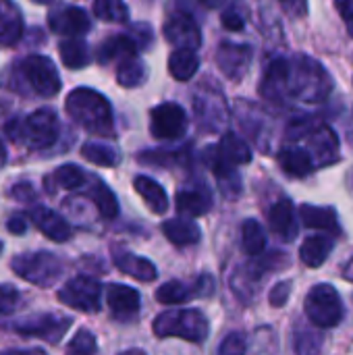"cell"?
Masks as SVG:
<instances>
[{"mask_svg":"<svg viewBox=\"0 0 353 355\" xmlns=\"http://www.w3.org/2000/svg\"><path fill=\"white\" fill-rule=\"evenodd\" d=\"M287 92L302 102H325L333 92V81L327 69L306 54H295L289 60L287 71Z\"/></svg>","mask_w":353,"mask_h":355,"instance_id":"cell-1","label":"cell"},{"mask_svg":"<svg viewBox=\"0 0 353 355\" xmlns=\"http://www.w3.org/2000/svg\"><path fill=\"white\" fill-rule=\"evenodd\" d=\"M64 108L69 116L96 135H112L114 121H112V108L110 102L96 89L89 87H77L67 96Z\"/></svg>","mask_w":353,"mask_h":355,"instance_id":"cell-2","label":"cell"},{"mask_svg":"<svg viewBox=\"0 0 353 355\" xmlns=\"http://www.w3.org/2000/svg\"><path fill=\"white\" fill-rule=\"evenodd\" d=\"M152 329H154V335L160 339L179 337L189 343H204L210 333L206 316L193 308L164 310L162 314L156 316Z\"/></svg>","mask_w":353,"mask_h":355,"instance_id":"cell-3","label":"cell"},{"mask_svg":"<svg viewBox=\"0 0 353 355\" xmlns=\"http://www.w3.org/2000/svg\"><path fill=\"white\" fill-rule=\"evenodd\" d=\"M58 133H60V123L52 108H40L27 114L25 119L8 125V135L15 141L27 148H35V150H46L54 146L58 139Z\"/></svg>","mask_w":353,"mask_h":355,"instance_id":"cell-4","label":"cell"},{"mask_svg":"<svg viewBox=\"0 0 353 355\" xmlns=\"http://www.w3.org/2000/svg\"><path fill=\"white\" fill-rule=\"evenodd\" d=\"M12 272L35 285V287H52L58 283V279L62 277V262L60 258H56L50 252H31V254H19L12 262H10Z\"/></svg>","mask_w":353,"mask_h":355,"instance_id":"cell-5","label":"cell"},{"mask_svg":"<svg viewBox=\"0 0 353 355\" xmlns=\"http://www.w3.org/2000/svg\"><path fill=\"white\" fill-rule=\"evenodd\" d=\"M343 314H345L343 300L333 285L329 283L314 285L306 295V316L314 327L333 329L341 324Z\"/></svg>","mask_w":353,"mask_h":355,"instance_id":"cell-6","label":"cell"},{"mask_svg":"<svg viewBox=\"0 0 353 355\" xmlns=\"http://www.w3.org/2000/svg\"><path fill=\"white\" fill-rule=\"evenodd\" d=\"M100 300H102V285L87 277V275H79L73 277L71 281H67L60 291H58V302L75 308L79 312L85 314H94L100 310Z\"/></svg>","mask_w":353,"mask_h":355,"instance_id":"cell-7","label":"cell"},{"mask_svg":"<svg viewBox=\"0 0 353 355\" xmlns=\"http://www.w3.org/2000/svg\"><path fill=\"white\" fill-rule=\"evenodd\" d=\"M21 71L35 94L44 98H54L60 92V85H62L60 75L48 56H40V54L27 56L21 64Z\"/></svg>","mask_w":353,"mask_h":355,"instance_id":"cell-8","label":"cell"},{"mask_svg":"<svg viewBox=\"0 0 353 355\" xmlns=\"http://www.w3.org/2000/svg\"><path fill=\"white\" fill-rule=\"evenodd\" d=\"M193 110H196V116H198V125L200 129L204 131H218L225 127L227 123V102H225V96L223 92L218 89H210V87H200L196 92V98H193Z\"/></svg>","mask_w":353,"mask_h":355,"instance_id":"cell-9","label":"cell"},{"mask_svg":"<svg viewBox=\"0 0 353 355\" xmlns=\"http://www.w3.org/2000/svg\"><path fill=\"white\" fill-rule=\"evenodd\" d=\"M187 114L175 102H162L150 112V133L156 139H177L187 131Z\"/></svg>","mask_w":353,"mask_h":355,"instance_id":"cell-10","label":"cell"},{"mask_svg":"<svg viewBox=\"0 0 353 355\" xmlns=\"http://www.w3.org/2000/svg\"><path fill=\"white\" fill-rule=\"evenodd\" d=\"M71 324H73V320L67 316L37 314V316H29V318L15 322L12 329H15V333H19L23 337H37V339L48 341V343H58Z\"/></svg>","mask_w":353,"mask_h":355,"instance_id":"cell-11","label":"cell"},{"mask_svg":"<svg viewBox=\"0 0 353 355\" xmlns=\"http://www.w3.org/2000/svg\"><path fill=\"white\" fill-rule=\"evenodd\" d=\"M254 52L248 44H233V42H223L216 48V62L223 75L231 81H241L252 64Z\"/></svg>","mask_w":353,"mask_h":355,"instance_id":"cell-12","label":"cell"},{"mask_svg":"<svg viewBox=\"0 0 353 355\" xmlns=\"http://www.w3.org/2000/svg\"><path fill=\"white\" fill-rule=\"evenodd\" d=\"M164 37L175 46V50H198L202 46L200 27L187 12L173 15L164 23Z\"/></svg>","mask_w":353,"mask_h":355,"instance_id":"cell-13","label":"cell"},{"mask_svg":"<svg viewBox=\"0 0 353 355\" xmlns=\"http://www.w3.org/2000/svg\"><path fill=\"white\" fill-rule=\"evenodd\" d=\"M106 304L117 320H133L139 314L141 297L133 287L112 283L106 287Z\"/></svg>","mask_w":353,"mask_h":355,"instance_id":"cell-14","label":"cell"},{"mask_svg":"<svg viewBox=\"0 0 353 355\" xmlns=\"http://www.w3.org/2000/svg\"><path fill=\"white\" fill-rule=\"evenodd\" d=\"M308 146L314 166H329L339 158V137L329 125H318L316 129H312Z\"/></svg>","mask_w":353,"mask_h":355,"instance_id":"cell-15","label":"cell"},{"mask_svg":"<svg viewBox=\"0 0 353 355\" xmlns=\"http://www.w3.org/2000/svg\"><path fill=\"white\" fill-rule=\"evenodd\" d=\"M48 25H50V29L54 33L75 37V35H83L85 31H89L92 21H89L87 12L83 8H79V6H64V8H58V10L50 12Z\"/></svg>","mask_w":353,"mask_h":355,"instance_id":"cell-16","label":"cell"},{"mask_svg":"<svg viewBox=\"0 0 353 355\" xmlns=\"http://www.w3.org/2000/svg\"><path fill=\"white\" fill-rule=\"evenodd\" d=\"M29 218H31V223L37 227L40 233H44L48 239H52V241H56V243H64V241H69L71 235H73L71 225H69L58 212H54V210H50V208H46V206H35V208H31Z\"/></svg>","mask_w":353,"mask_h":355,"instance_id":"cell-17","label":"cell"},{"mask_svg":"<svg viewBox=\"0 0 353 355\" xmlns=\"http://www.w3.org/2000/svg\"><path fill=\"white\" fill-rule=\"evenodd\" d=\"M268 225H270L273 233H277L283 241H295V237L300 233V225H298V216H295V208H293L291 200L281 198L279 202H275L270 206Z\"/></svg>","mask_w":353,"mask_h":355,"instance_id":"cell-18","label":"cell"},{"mask_svg":"<svg viewBox=\"0 0 353 355\" xmlns=\"http://www.w3.org/2000/svg\"><path fill=\"white\" fill-rule=\"evenodd\" d=\"M287 71H289V60L285 58H275L262 77L260 83V94L270 100V102H283L289 92H287Z\"/></svg>","mask_w":353,"mask_h":355,"instance_id":"cell-19","label":"cell"},{"mask_svg":"<svg viewBox=\"0 0 353 355\" xmlns=\"http://www.w3.org/2000/svg\"><path fill=\"white\" fill-rule=\"evenodd\" d=\"M210 150H212V154L221 162H225L229 166H239V164L252 162V150H250V146L239 135H235V133H225L221 137V144L216 148H210Z\"/></svg>","mask_w":353,"mask_h":355,"instance_id":"cell-20","label":"cell"},{"mask_svg":"<svg viewBox=\"0 0 353 355\" xmlns=\"http://www.w3.org/2000/svg\"><path fill=\"white\" fill-rule=\"evenodd\" d=\"M175 206H177L179 214H183V216H191V218L204 216L212 208V196L204 185L193 187V189H181L175 198Z\"/></svg>","mask_w":353,"mask_h":355,"instance_id":"cell-21","label":"cell"},{"mask_svg":"<svg viewBox=\"0 0 353 355\" xmlns=\"http://www.w3.org/2000/svg\"><path fill=\"white\" fill-rule=\"evenodd\" d=\"M23 35V15L12 0H0V46H15Z\"/></svg>","mask_w":353,"mask_h":355,"instance_id":"cell-22","label":"cell"},{"mask_svg":"<svg viewBox=\"0 0 353 355\" xmlns=\"http://www.w3.org/2000/svg\"><path fill=\"white\" fill-rule=\"evenodd\" d=\"M114 266L121 272H125V275H129L141 283H152L158 277L156 266L148 258H141V256H135L129 252H117L114 254Z\"/></svg>","mask_w":353,"mask_h":355,"instance_id":"cell-23","label":"cell"},{"mask_svg":"<svg viewBox=\"0 0 353 355\" xmlns=\"http://www.w3.org/2000/svg\"><path fill=\"white\" fill-rule=\"evenodd\" d=\"M133 187L154 214H164L169 210V196H166L164 187L158 181H154L152 177L137 175L133 179Z\"/></svg>","mask_w":353,"mask_h":355,"instance_id":"cell-24","label":"cell"},{"mask_svg":"<svg viewBox=\"0 0 353 355\" xmlns=\"http://www.w3.org/2000/svg\"><path fill=\"white\" fill-rule=\"evenodd\" d=\"M208 281V277H202L196 287H187L183 285L181 281H169L164 285L158 287L156 291V300L162 304V306H179V304H185L189 297L193 295H202V293H208L204 291V283Z\"/></svg>","mask_w":353,"mask_h":355,"instance_id":"cell-25","label":"cell"},{"mask_svg":"<svg viewBox=\"0 0 353 355\" xmlns=\"http://www.w3.org/2000/svg\"><path fill=\"white\" fill-rule=\"evenodd\" d=\"M137 50H139V46L131 37V33H127V35H112L104 44H100V48H98V60L102 64L112 62V60H125V58L135 56Z\"/></svg>","mask_w":353,"mask_h":355,"instance_id":"cell-26","label":"cell"},{"mask_svg":"<svg viewBox=\"0 0 353 355\" xmlns=\"http://www.w3.org/2000/svg\"><path fill=\"white\" fill-rule=\"evenodd\" d=\"M162 233L173 245H179V248L196 245L202 239L200 227L187 218H171V220L162 223Z\"/></svg>","mask_w":353,"mask_h":355,"instance_id":"cell-27","label":"cell"},{"mask_svg":"<svg viewBox=\"0 0 353 355\" xmlns=\"http://www.w3.org/2000/svg\"><path fill=\"white\" fill-rule=\"evenodd\" d=\"M300 218L308 229H318V231H329L335 233L339 231V223H337V212L329 206H312V204H304L300 208Z\"/></svg>","mask_w":353,"mask_h":355,"instance_id":"cell-28","label":"cell"},{"mask_svg":"<svg viewBox=\"0 0 353 355\" xmlns=\"http://www.w3.org/2000/svg\"><path fill=\"white\" fill-rule=\"evenodd\" d=\"M333 239L331 237H327V235H312V237H308L304 243H302V248H300V258H302V262L306 264V266H310V268H318V266H322L327 260H329V256H331V252H333Z\"/></svg>","mask_w":353,"mask_h":355,"instance_id":"cell-29","label":"cell"},{"mask_svg":"<svg viewBox=\"0 0 353 355\" xmlns=\"http://www.w3.org/2000/svg\"><path fill=\"white\" fill-rule=\"evenodd\" d=\"M281 168L291 177H308L314 171V160L308 150L302 148H285L277 156Z\"/></svg>","mask_w":353,"mask_h":355,"instance_id":"cell-30","label":"cell"},{"mask_svg":"<svg viewBox=\"0 0 353 355\" xmlns=\"http://www.w3.org/2000/svg\"><path fill=\"white\" fill-rule=\"evenodd\" d=\"M200 69V58L196 50H173L169 56V73L177 81H189Z\"/></svg>","mask_w":353,"mask_h":355,"instance_id":"cell-31","label":"cell"},{"mask_svg":"<svg viewBox=\"0 0 353 355\" xmlns=\"http://www.w3.org/2000/svg\"><path fill=\"white\" fill-rule=\"evenodd\" d=\"M89 200L94 202V206L98 208L100 216L106 220H112L119 214V202L114 198V193L110 191L108 185H104L102 181H94V185L87 191Z\"/></svg>","mask_w":353,"mask_h":355,"instance_id":"cell-32","label":"cell"},{"mask_svg":"<svg viewBox=\"0 0 353 355\" xmlns=\"http://www.w3.org/2000/svg\"><path fill=\"white\" fill-rule=\"evenodd\" d=\"M58 52H60L62 64L69 69H83L89 62V48L83 40H77V37L64 40L60 42Z\"/></svg>","mask_w":353,"mask_h":355,"instance_id":"cell-33","label":"cell"},{"mask_svg":"<svg viewBox=\"0 0 353 355\" xmlns=\"http://www.w3.org/2000/svg\"><path fill=\"white\" fill-rule=\"evenodd\" d=\"M146 77H148V69H146L144 60H139L137 56H131V58H125L119 62L117 81L123 87H137L146 81Z\"/></svg>","mask_w":353,"mask_h":355,"instance_id":"cell-34","label":"cell"},{"mask_svg":"<svg viewBox=\"0 0 353 355\" xmlns=\"http://www.w3.org/2000/svg\"><path fill=\"white\" fill-rule=\"evenodd\" d=\"M241 243L248 256H260L266 250V233L262 225L254 218L246 220L241 227Z\"/></svg>","mask_w":353,"mask_h":355,"instance_id":"cell-35","label":"cell"},{"mask_svg":"<svg viewBox=\"0 0 353 355\" xmlns=\"http://www.w3.org/2000/svg\"><path fill=\"white\" fill-rule=\"evenodd\" d=\"M81 156L92 162V164H98V166H106V168H112L121 162V154L110 148V146H104V144H96V141H89V144H83L81 148Z\"/></svg>","mask_w":353,"mask_h":355,"instance_id":"cell-36","label":"cell"},{"mask_svg":"<svg viewBox=\"0 0 353 355\" xmlns=\"http://www.w3.org/2000/svg\"><path fill=\"white\" fill-rule=\"evenodd\" d=\"M94 15L106 23H125L129 19V6L123 0H94Z\"/></svg>","mask_w":353,"mask_h":355,"instance_id":"cell-37","label":"cell"},{"mask_svg":"<svg viewBox=\"0 0 353 355\" xmlns=\"http://www.w3.org/2000/svg\"><path fill=\"white\" fill-rule=\"evenodd\" d=\"M52 181H54L60 189L75 191V189H81V187L87 183V175H85L77 164H62V166H58V168L54 171Z\"/></svg>","mask_w":353,"mask_h":355,"instance_id":"cell-38","label":"cell"},{"mask_svg":"<svg viewBox=\"0 0 353 355\" xmlns=\"http://www.w3.org/2000/svg\"><path fill=\"white\" fill-rule=\"evenodd\" d=\"M293 349L295 355H320L322 337L312 331H298L293 337Z\"/></svg>","mask_w":353,"mask_h":355,"instance_id":"cell-39","label":"cell"},{"mask_svg":"<svg viewBox=\"0 0 353 355\" xmlns=\"http://www.w3.org/2000/svg\"><path fill=\"white\" fill-rule=\"evenodd\" d=\"M98 352V343H96V337L89 333V331H85V329H81V331H77V335L69 341V345H67V355H96Z\"/></svg>","mask_w":353,"mask_h":355,"instance_id":"cell-40","label":"cell"},{"mask_svg":"<svg viewBox=\"0 0 353 355\" xmlns=\"http://www.w3.org/2000/svg\"><path fill=\"white\" fill-rule=\"evenodd\" d=\"M246 352H248L246 335L243 333H231L221 341L216 355H246Z\"/></svg>","mask_w":353,"mask_h":355,"instance_id":"cell-41","label":"cell"},{"mask_svg":"<svg viewBox=\"0 0 353 355\" xmlns=\"http://www.w3.org/2000/svg\"><path fill=\"white\" fill-rule=\"evenodd\" d=\"M19 304V291L10 285H0V316L10 314Z\"/></svg>","mask_w":353,"mask_h":355,"instance_id":"cell-42","label":"cell"},{"mask_svg":"<svg viewBox=\"0 0 353 355\" xmlns=\"http://www.w3.org/2000/svg\"><path fill=\"white\" fill-rule=\"evenodd\" d=\"M291 287H293V283H291V281H281V283H277V285L273 287L270 295H268L270 306H273V308H281V306H285V302H287V300H289V295H291Z\"/></svg>","mask_w":353,"mask_h":355,"instance_id":"cell-43","label":"cell"},{"mask_svg":"<svg viewBox=\"0 0 353 355\" xmlns=\"http://www.w3.org/2000/svg\"><path fill=\"white\" fill-rule=\"evenodd\" d=\"M131 37L137 42L139 50H146V48L152 44V40H154V35H152V29H150V25H146V23L133 25V29H131Z\"/></svg>","mask_w":353,"mask_h":355,"instance_id":"cell-44","label":"cell"},{"mask_svg":"<svg viewBox=\"0 0 353 355\" xmlns=\"http://www.w3.org/2000/svg\"><path fill=\"white\" fill-rule=\"evenodd\" d=\"M223 25H225L227 29H231V31H241V29L246 27V19H243V15H241L239 10H235V6H233V8H227V10L223 12Z\"/></svg>","mask_w":353,"mask_h":355,"instance_id":"cell-45","label":"cell"},{"mask_svg":"<svg viewBox=\"0 0 353 355\" xmlns=\"http://www.w3.org/2000/svg\"><path fill=\"white\" fill-rule=\"evenodd\" d=\"M10 196L17 200V202H33L35 200V191L29 183H19L10 189Z\"/></svg>","mask_w":353,"mask_h":355,"instance_id":"cell-46","label":"cell"},{"mask_svg":"<svg viewBox=\"0 0 353 355\" xmlns=\"http://www.w3.org/2000/svg\"><path fill=\"white\" fill-rule=\"evenodd\" d=\"M335 4H337L339 15L343 17V21L347 23L350 31L353 33V0H335Z\"/></svg>","mask_w":353,"mask_h":355,"instance_id":"cell-47","label":"cell"},{"mask_svg":"<svg viewBox=\"0 0 353 355\" xmlns=\"http://www.w3.org/2000/svg\"><path fill=\"white\" fill-rule=\"evenodd\" d=\"M283 4V8L293 15V17H300V15H306V0H279Z\"/></svg>","mask_w":353,"mask_h":355,"instance_id":"cell-48","label":"cell"},{"mask_svg":"<svg viewBox=\"0 0 353 355\" xmlns=\"http://www.w3.org/2000/svg\"><path fill=\"white\" fill-rule=\"evenodd\" d=\"M6 229H8L12 235H23V233L27 231V218H23V216H12V218H8V223H6Z\"/></svg>","mask_w":353,"mask_h":355,"instance_id":"cell-49","label":"cell"},{"mask_svg":"<svg viewBox=\"0 0 353 355\" xmlns=\"http://www.w3.org/2000/svg\"><path fill=\"white\" fill-rule=\"evenodd\" d=\"M0 355H46L42 349H6L0 352Z\"/></svg>","mask_w":353,"mask_h":355,"instance_id":"cell-50","label":"cell"},{"mask_svg":"<svg viewBox=\"0 0 353 355\" xmlns=\"http://www.w3.org/2000/svg\"><path fill=\"white\" fill-rule=\"evenodd\" d=\"M227 0H200V4H204V6H208V8H218V6H223Z\"/></svg>","mask_w":353,"mask_h":355,"instance_id":"cell-51","label":"cell"},{"mask_svg":"<svg viewBox=\"0 0 353 355\" xmlns=\"http://www.w3.org/2000/svg\"><path fill=\"white\" fill-rule=\"evenodd\" d=\"M4 162H6V150H4V146L0 141V168L4 166Z\"/></svg>","mask_w":353,"mask_h":355,"instance_id":"cell-52","label":"cell"},{"mask_svg":"<svg viewBox=\"0 0 353 355\" xmlns=\"http://www.w3.org/2000/svg\"><path fill=\"white\" fill-rule=\"evenodd\" d=\"M345 279H350L353 281V260L347 264V268H345Z\"/></svg>","mask_w":353,"mask_h":355,"instance_id":"cell-53","label":"cell"},{"mask_svg":"<svg viewBox=\"0 0 353 355\" xmlns=\"http://www.w3.org/2000/svg\"><path fill=\"white\" fill-rule=\"evenodd\" d=\"M119 355H146L141 349H127V352H123V354Z\"/></svg>","mask_w":353,"mask_h":355,"instance_id":"cell-54","label":"cell"},{"mask_svg":"<svg viewBox=\"0 0 353 355\" xmlns=\"http://www.w3.org/2000/svg\"><path fill=\"white\" fill-rule=\"evenodd\" d=\"M33 2H37V4H48V2H52V0H33Z\"/></svg>","mask_w":353,"mask_h":355,"instance_id":"cell-55","label":"cell"},{"mask_svg":"<svg viewBox=\"0 0 353 355\" xmlns=\"http://www.w3.org/2000/svg\"><path fill=\"white\" fill-rule=\"evenodd\" d=\"M0 252H2V241H0Z\"/></svg>","mask_w":353,"mask_h":355,"instance_id":"cell-56","label":"cell"}]
</instances>
